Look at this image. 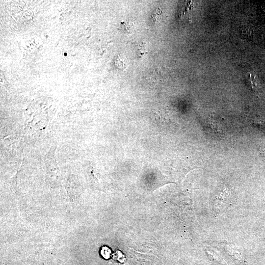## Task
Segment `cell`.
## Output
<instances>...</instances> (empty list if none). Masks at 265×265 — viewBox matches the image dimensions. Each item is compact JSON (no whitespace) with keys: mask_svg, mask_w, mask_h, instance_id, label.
Instances as JSON below:
<instances>
[{"mask_svg":"<svg viewBox=\"0 0 265 265\" xmlns=\"http://www.w3.org/2000/svg\"><path fill=\"white\" fill-rule=\"evenodd\" d=\"M259 151L260 155L265 158V146L260 147Z\"/></svg>","mask_w":265,"mask_h":265,"instance_id":"cell-2","label":"cell"},{"mask_svg":"<svg viewBox=\"0 0 265 265\" xmlns=\"http://www.w3.org/2000/svg\"><path fill=\"white\" fill-rule=\"evenodd\" d=\"M101 254L104 258L107 259L110 257L111 250L106 246H103L101 250Z\"/></svg>","mask_w":265,"mask_h":265,"instance_id":"cell-1","label":"cell"},{"mask_svg":"<svg viewBox=\"0 0 265 265\" xmlns=\"http://www.w3.org/2000/svg\"><path fill=\"white\" fill-rule=\"evenodd\" d=\"M256 123L265 127V120H256Z\"/></svg>","mask_w":265,"mask_h":265,"instance_id":"cell-3","label":"cell"}]
</instances>
